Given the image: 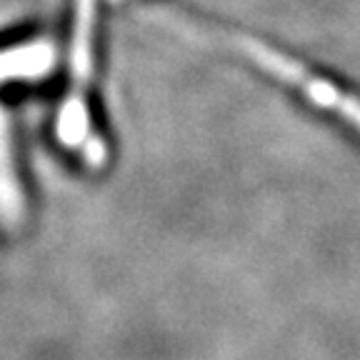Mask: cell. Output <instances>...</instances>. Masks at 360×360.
Wrapping results in <instances>:
<instances>
[{
    "label": "cell",
    "mask_w": 360,
    "mask_h": 360,
    "mask_svg": "<svg viewBox=\"0 0 360 360\" xmlns=\"http://www.w3.org/2000/svg\"><path fill=\"white\" fill-rule=\"evenodd\" d=\"M228 43L236 48L238 53L248 58V60L273 75L276 80L285 83L295 93L310 101L315 108H321L326 112H333L338 118H343L350 128L360 133V93L343 83H335V78L323 75L308 65V63L298 60L290 53L281 51L276 45L265 43L260 38H250L243 33H231Z\"/></svg>",
    "instance_id": "obj_1"
},
{
    "label": "cell",
    "mask_w": 360,
    "mask_h": 360,
    "mask_svg": "<svg viewBox=\"0 0 360 360\" xmlns=\"http://www.w3.org/2000/svg\"><path fill=\"white\" fill-rule=\"evenodd\" d=\"M56 63V48L43 38L0 48V83L43 78Z\"/></svg>",
    "instance_id": "obj_2"
},
{
    "label": "cell",
    "mask_w": 360,
    "mask_h": 360,
    "mask_svg": "<svg viewBox=\"0 0 360 360\" xmlns=\"http://www.w3.org/2000/svg\"><path fill=\"white\" fill-rule=\"evenodd\" d=\"M22 188L18 180L15 148H13L8 120L0 115V218L13 225L22 215Z\"/></svg>",
    "instance_id": "obj_3"
}]
</instances>
